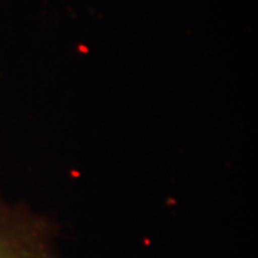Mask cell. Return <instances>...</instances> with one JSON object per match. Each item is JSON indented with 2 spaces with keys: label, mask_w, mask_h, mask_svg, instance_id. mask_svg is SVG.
<instances>
[{
  "label": "cell",
  "mask_w": 258,
  "mask_h": 258,
  "mask_svg": "<svg viewBox=\"0 0 258 258\" xmlns=\"http://www.w3.org/2000/svg\"><path fill=\"white\" fill-rule=\"evenodd\" d=\"M56 238L55 222L0 195V258H60Z\"/></svg>",
  "instance_id": "cell-1"
}]
</instances>
